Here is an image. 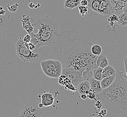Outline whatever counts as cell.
<instances>
[{"label": "cell", "mask_w": 127, "mask_h": 117, "mask_svg": "<svg viewBox=\"0 0 127 117\" xmlns=\"http://www.w3.org/2000/svg\"><path fill=\"white\" fill-rule=\"evenodd\" d=\"M96 98L108 111L115 114L124 112L127 109V81L124 73L117 71L112 84L96 94Z\"/></svg>", "instance_id": "cell-2"}, {"label": "cell", "mask_w": 127, "mask_h": 117, "mask_svg": "<svg viewBox=\"0 0 127 117\" xmlns=\"http://www.w3.org/2000/svg\"><path fill=\"white\" fill-rule=\"evenodd\" d=\"M39 104L36 100L29 101L22 108L18 117H47L45 110L40 107Z\"/></svg>", "instance_id": "cell-5"}, {"label": "cell", "mask_w": 127, "mask_h": 117, "mask_svg": "<svg viewBox=\"0 0 127 117\" xmlns=\"http://www.w3.org/2000/svg\"><path fill=\"white\" fill-rule=\"evenodd\" d=\"M86 94L88 95V97L92 100H94L96 101L97 100L96 98V94L94 90L90 89V90L86 91Z\"/></svg>", "instance_id": "cell-24"}, {"label": "cell", "mask_w": 127, "mask_h": 117, "mask_svg": "<svg viewBox=\"0 0 127 117\" xmlns=\"http://www.w3.org/2000/svg\"><path fill=\"white\" fill-rule=\"evenodd\" d=\"M116 78V74L103 78L100 81V85L103 89L110 87L114 82Z\"/></svg>", "instance_id": "cell-15"}, {"label": "cell", "mask_w": 127, "mask_h": 117, "mask_svg": "<svg viewBox=\"0 0 127 117\" xmlns=\"http://www.w3.org/2000/svg\"><path fill=\"white\" fill-rule=\"evenodd\" d=\"M102 71L103 68L100 67H98L97 68H95L93 71V77L96 80L100 81L102 79Z\"/></svg>", "instance_id": "cell-21"}, {"label": "cell", "mask_w": 127, "mask_h": 117, "mask_svg": "<svg viewBox=\"0 0 127 117\" xmlns=\"http://www.w3.org/2000/svg\"><path fill=\"white\" fill-rule=\"evenodd\" d=\"M116 72L115 68L111 65H108L105 68H103L102 73V78H105L107 77L115 75Z\"/></svg>", "instance_id": "cell-19"}, {"label": "cell", "mask_w": 127, "mask_h": 117, "mask_svg": "<svg viewBox=\"0 0 127 117\" xmlns=\"http://www.w3.org/2000/svg\"><path fill=\"white\" fill-rule=\"evenodd\" d=\"M54 97L51 93H45L42 96V103L44 106H51L54 104Z\"/></svg>", "instance_id": "cell-14"}, {"label": "cell", "mask_w": 127, "mask_h": 117, "mask_svg": "<svg viewBox=\"0 0 127 117\" xmlns=\"http://www.w3.org/2000/svg\"><path fill=\"white\" fill-rule=\"evenodd\" d=\"M29 6H30V8H35V5H34L33 3H30V5H29Z\"/></svg>", "instance_id": "cell-33"}, {"label": "cell", "mask_w": 127, "mask_h": 117, "mask_svg": "<svg viewBox=\"0 0 127 117\" xmlns=\"http://www.w3.org/2000/svg\"><path fill=\"white\" fill-rule=\"evenodd\" d=\"M89 82L90 85L91 89L94 90L96 94L100 93L102 91L100 81L97 80L92 77L89 79Z\"/></svg>", "instance_id": "cell-13"}, {"label": "cell", "mask_w": 127, "mask_h": 117, "mask_svg": "<svg viewBox=\"0 0 127 117\" xmlns=\"http://www.w3.org/2000/svg\"><path fill=\"white\" fill-rule=\"evenodd\" d=\"M78 8L80 15H81L83 18L85 15L88 13V7L81 5L78 6Z\"/></svg>", "instance_id": "cell-23"}, {"label": "cell", "mask_w": 127, "mask_h": 117, "mask_svg": "<svg viewBox=\"0 0 127 117\" xmlns=\"http://www.w3.org/2000/svg\"><path fill=\"white\" fill-rule=\"evenodd\" d=\"M39 106L40 107L43 108V107L44 106H43V104H42V103H39Z\"/></svg>", "instance_id": "cell-36"}, {"label": "cell", "mask_w": 127, "mask_h": 117, "mask_svg": "<svg viewBox=\"0 0 127 117\" xmlns=\"http://www.w3.org/2000/svg\"><path fill=\"white\" fill-rule=\"evenodd\" d=\"M83 71V69L76 70L71 68H63L61 75L65 76L69 79L73 86L77 89L79 83L83 81L82 79Z\"/></svg>", "instance_id": "cell-7"}, {"label": "cell", "mask_w": 127, "mask_h": 117, "mask_svg": "<svg viewBox=\"0 0 127 117\" xmlns=\"http://www.w3.org/2000/svg\"><path fill=\"white\" fill-rule=\"evenodd\" d=\"M41 66L43 72L48 77L58 78L62 74V65L57 59H49L42 61Z\"/></svg>", "instance_id": "cell-4"}, {"label": "cell", "mask_w": 127, "mask_h": 117, "mask_svg": "<svg viewBox=\"0 0 127 117\" xmlns=\"http://www.w3.org/2000/svg\"><path fill=\"white\" fill-rule=\"evenodd\" d=\"M95 105L98 109H100L103 107L102 103L100 100H97L96 101Z\"/></svg>", "instance_id": "cell-29"}, {"label": "cell", "mask_w": 127, "mask_h": 117, "mask_svg": "<svg viewBox=\"0 0 127 117\" xmlns=\"http://www.w3.org/2000/svg\"><path fill=\"white\" fill-rule=\"evenodd\" d=\"M126 80H127V78H126Z\"/></svg>", "instance_id": "cell-39"}, {"label": "cell", "mask_w": 127, "mask_h": 117, "mask_svg": "<svg viewBox=\"0 0 127 117\" xmlns=\"http://www.w3.org/2000/svg\"><path fill=\"white\" fill-rule=\"evenodd\" d=\"M8 21L5 15H0V38L5 35L8 31Z\"/></svg>", "instance_id": "cell-11"}, {"label": "cell", "mask_w": 127, "mask_h": 117, "mask_svg": "<svg viewBox=\"0 0 127 117\" xmlns=\"http://www.w3.org/2000/svg\"><path fill=\"white\" fill-rule=\"evenodd\" d=\"M5 10H3L0 12V15H5Z\"/></svg>", "instance_id": "cell-34"}, {"label": "cell", "mask_w": 127, "mask_h": 117, "mask_svg": "<svg viewBox=\"0 0 127 117\" xmlns=\"http://www.w3.org/2000/svg\"><path fill=\"white\" fill-rule=\"evenodd\" d=\"M19 6V5L16 3L11 6H10V5H7V7L8 9L10 12H15L17 11Z\"/></svg>", "instance_id": "cell-25"}, {"label": "cell", "mask_w": 127, "mask_h": 117, "mask_svg": "<svg viewBox=\"0 0 127 117\" xmlns=\"http://www.w3.org/2000/svg\"><path fill=\"white\" fill-rule=\"evenodd\" d=\"M80 0H66L64 3V7L68 10H72L80 4Z\"/></svg>", "instance_id": "cell-17"}, {"label": "cell", "mask_w": 127, "mask_h": 117, "mask_svg": "<svg viewBox=\"0 0 127 117\" xmlns=\"http://www.w3.org/2000/svg\"><path fill=\"white\" fill-rule=\"evenodd\" d=\"M93 45L83 38L78 32L64 30L59 32L51 47L63 68L79 70L96 61L98 56L91 52Z\"/></svg>", "instance_id": "cell-1"}, {"label": "cell", "mask_w": 127, "mask_h": 117, "mask_svg": "<svg viewBox=\"0 0 127 117\" xmlns=\"http://www.w3.org/2000/svg\"><path fill=\"white\" fill-rule=\"evenodd\" d=\"M88 0H81L80 4L81 5L87 6L88 5Z\"/></svg>", "instance_id": "cell-30"}, {"label": "cell", "mask_w": 127, "mask_h": 117, "mask_svg": "<svg viewBox=\"0 0 127 117\" xmlns=\"http://www.w3.org/2000/svg\"><path fill=\"white\" fill-rule=\"evenodd\" d=\"M124 63H125V72H127V56H126L124 58Z\"/></svg>", "instance_id": "cell-31"}, {"label": "cell", "mask_w": 127, "mask_h": 117, "mask_svg": "<svg viewBox=\"0 0 127 117\" xmlns=\"http://www.w3.org/2000/svg\"><path fill=\"white\" fill-rule=\"evenodd\" d=\"M124 13H126V14H127V1L126 5H125V8H124Z\"/></svg>", "instance_id": "cell-35"}, {"label": "cell", "mask_w": 127, "mask_h": 117, "mask_svg": "<svg viewBox=\"0 0 127 117\" xmlns=\"http://www.w3.org/2000/svg\"><path fill=\"white\" fill-rule=\"evenodd\" d=\"M16 51L18 57L24 62H32L38 60L40 56L38 53H34L25 45L21 37L16 44Z\"/></svg>", "instance_id": "cell-6"}, {"label": "cell", "mask_w": 127, "mask_h": 117, "mask_svg": "<svg viewBox=\"0 0 127 117\" xmlns=\"http://www.w3.org/2000/svg\"><path fill=\"white\" fill-rule=\"evenodd\" d=\"M26 46L27 47L29 48V49H30V51H34L36 49V46L35 45L32 43L31 42H30L29 43H25Z\"/></svg>", "instance_id": "cell-26"}, {"label": "cell", "mask_w": 127, "mask_h": 117, "mask_svg": "<svg viewBox=\"0 0 127 117\" xmlns=\"http://www.w3.org/2000/svg\"><path fill=\"white\" fill-rule=\"evenodd\" d=\"M96 63L98 67H100L102 68L109 65V63L107 57L105 55L101 54L98 56L96 61Z\"/></svg>", "instance_id": "cell-18"}, {"label": "cell", "mask_w": 127, "mask_h": 117, "mask_svg": "<svg viewBox=\"0 0 127 117\" xmlns=\"http://www.w3.org/2000/svg\"><path fill=\"white\" fill-rule=\"evenodd\" d=\"M108 110H106L105 108L103 109L102 110H101L100 113H99V116L100 117H103L105 116L106 115H107V114Z\"/></svg>", "instance_id": "cell-27"}, {"label": "cell", "mask_w": 127, "mask_h": 117, "mask_svg": "<svg viewBox=\"0 0 127 117\" xmlns=\"http://www.w3.org/2000/svg\"><path fill=\"white\" fill-rule=\"evenodd\" d=\"M113 13L110 0H100L97 16L101 18H107Z\"/></svg>", "instance_id": "cell-8"}, {"label": "cell", "mask_w": 127, "mask_h": 117, "mask_svg": "<svg viewBox=\"0 0 127 117\" xmlns=\"http://www.w3.org/2000/svg\"><path fill=\"white\" fill-rule=\"evenodd\" d=\"M24 41L25 42V43H29L30 42H31V37L30 36V34H27L25 37L23 39Z\"/></svg>", "instance_id": "cell-28"}, {"label": "cell", "mask_w": 127, "mask_h": 117, "mask_svg": "<svg viewBox=\"0 0 127 117\" xmlns=\"http://www.w3.org/2000/svg\"><path fill=\"white\" fill-rule=\"evenodd\" d=\"M124 76L125 78H127V72H125V73L124 74Z\"/></svg>", "instance_id": "cell-37"}, {"label": "cell", "mask_w": 127, "mask_h": 117, "mask_svg": "<svg viewBox=\"0 0 127 117\" xmlns=\"http://www.w3.org/2000/svg\"><path fill=\"white\" fill-rule=\"evenodd\" d=\"M80 0V1H81V0Z\"/></svg>", "instance_id": "cell-40"}, {"label": "cell", "mask_w": 127, "mask_h": 117, "mask_svg": "<svg viewBox=\"0 0 127 117\" xmlns=\"http://www.w3.org/2000/svg\"><path fill=\"white\" fill-rule=\"evenodd\" d=\"M90 85L89 81H83L79 83L77 88V90L81 95L82 94H85L86 91L90 90Z\"/></svg>", "instance_id": "cell-16"}, {"label": "cell", "mask_w": 127, "mask_h": 117, "mask_svg": "<svg viewBox=\"0 0 127 117\" xmlns=\"http://www.w3.org/2000/svg\"><path fill=\"white\" fill-rule=\"evenodd\" d=\"M119 22L118 24L121 27H124L127 25V14L125 13H122L118 16Z\"/></svg>", "instance_id": "cell-20"}, {"label": "cell", "mask_w": 127, "mask_h": 117, "mask_svg": "<svg viewBox=\"0 0 127 117\" xmlns=\"http://www.w3.org/2000/svg\"></svg>", "instance_id": "cell-41"}, {"label": "cell", "mask_w": 127, "mask_h": 117, "mask_svg": "<svg viewBox=\"0 0 127 117\" xmlns=\"http://www.w3.org/2000/svg\"><path fill=\"white\" fill-rule=\"evenodd\" d=\"M107 22H106V28L108 32H116V24L119 22L117 15L112 14L108 17Z\"/></svg>", "instance_id": "cell-10"}, {"label": "cell", "mask_w": 127, "mask_h": 117, "mask_svg": "<svg viewBox=\"0 0 127 117\" xmlns=\"http://www.w3.org/2000/svg\"><path fill=\"white\" fill-rule=\"evenodd\" d=\"M30 21L32 26L38 30L36 34L33 32L29 34L31 42L36 46L35 50L42 46H51L59 33L58 22L48 15L37 19L30 17Z\"/></svg>", "instance_id": "cell-3"}, {"label": "cell", "mask_w": 127, "mask_h": 117, "mask_svg": "<svg viewBox=\"0 0 127 117\" xmlns=\"http://www.w3.org/2000/svg\"><path fill=\"white\" fill-rule=\"evenodd\" d=\"M113 13L120 15L124 12V8L127 3V0H110Z\"/></svg>", "instance_id": "cell-9"}, {"label": "cell", "mask_w": 127, "mask_h": 117, "mask_svg": "<svg viewBox=\"0 0 127 117\" xmlns=\"http://www.w3.org/2000/svg\"><path fill=\"white\" fill-rule=\"evenodd\" d=\"M81 98L82 99H83V100H86L87 98H88V95L87 94H82L81 95Z\"/></svg>", "instance_id": "cell-32"}, {"label": "cell", "mask_w": 127, "mask_h": 117, "mask_svg": "<svg viewBox=\"0 0 127 117\" xmlns=\"http://www.w3.org/2000/svg\"><path fill=\"white\" fill-rule=\"evenodd\" d=\"M23 28L25 29L29 34L33 32V27L30 21V17L29 16L23 15L22 16V20Z\"/></svg>", "instance_id": "cell-12"}, {"label": "cell", "mask_w": 127, "mask_h": 117, "mask_svg": "<svg viewBox=\"0 0 127 117\" xmlns=\"http://www.w3.org/2000/svg\"><path fill=\"white\" fill-rule=\"evenodd\" d=\"M3 10V8L2 7H0V12Z\"/></svg>", "instance_id": "cell-38"}, {"label": "cell", "mask_w": 127, "mask_h": 117, "mask_svg": "<svg viewBox=\"0 0 127 117\" xmlns=\"http://www.w3.org/2000/svg\"><path fill=\"white\" fill-rule=\"evenodd\" d=\"M91 52L94 55L99 56L102 52V48L98 45H93L91 47Z\"/></svg>", "instance_id": "cell-22"}]
</instances>
